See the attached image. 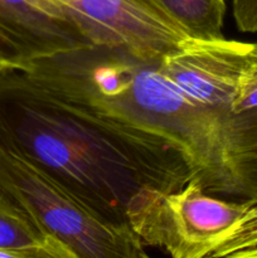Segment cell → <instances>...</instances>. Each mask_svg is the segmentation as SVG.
Masks as SVG:
<instances>
[{
    "label": "cell",
    "instance_id": "cell-10",
    "mask_svg": "<svg viewBox=\"0 0 257 258\" xmlns=\"http://www.w3.org/2000/svg\"><path fill=\"white\" fill-rule=\"evenodd\" d=\"M253 110H257V42L252 43L232 101V112L234 116Z\"/></svg>",
    "mask_w": 257,
    "mask_h": 258
},
{
    "label": "cell",
    "instance_id": "cell-2",
    "mask_svg": "<svg viewBox=\"0 0 257 258\" xmlns=\"http://www.w3.org/2000/svg\"><path fill=\"white\" fill-rule=\"evenodd\" d=\"M0 145L44 169L116 224L128 226L126 207L140 188L176 189L98 118L14 68H0Z\"/></svg>",
    "mask_w": 257,
    "mask_h": 258
},
{
    "label": "cell",
    "instance_id": "cell-4",
    "mask_svg": "<svg viewBox=\"0 0 257 258\" xmlns=\"http://www.w3.org/2000/svg\"><path fill=\"white\" fill-rule=\"evenodd\" d=\"M0 193L77 258L148 257L130 226L101 217L44 169L2 145Z\"/></svg>",
    "mask_w": 257,
    "mask_h": 258
},
{
    "label": "cell",
    "instance_id": "cell-8",
    "mask_svg": "<svg viewBox=\"0 0 257 258\" xmlns=\"http://www.w3.org/2000/svg\"><path fill=\"white\" fill-rule=\"evenodd\" d=\"M0 249L9 258H77L66 243L43 231L0 193Z\"/></svg>",
    "mask_w": 257,
    "mask_h": 258
},
{
    "label": "cell",
    "instance_id": "cell-6",
    "mask_svg": "<svg viewBox=\"0 0 257 258\" xmlns=\"http://www.w3.org/2000/svg\"><path fill=\"white\" fill-rule=\"evenodd\" d=\"M71 15L93 45L160 63L190 38L151 0H76Z\"/></svg>",
    "mask_w": 257,
    "mask_h": 258
},
{
    "label": "cell",
    "instance_id": "cell-13",
    "mask_svg": "<svg viewBox=\"0 0 257 258\" xmlns=\"http://www.w3.org/2000/svg\"><path fill=\"white\" fill-rule=\"evenodd\" d=\"M59 3H62L63 5H66V7H68L70 4H72L73 2H76V0H58Z\"/></svg>",
    "mask_w": 257,
    "mask_h": 258
},
{
    "label": "cell",
    "instance_id": "cell-3",
    "mask_svg": "<svg viewBox=\"0 0 257 258\" xmlns=\"http://www.w3.org/2000/svg\"><path fill=\"white\" fill-rule=\"evenodd\" d=\"M126 219L144 246L174 258H236L257 247V203L212 196L198 180L174 191L140 188Z\"/></svg>",
    "mask_w": 257,
    "mask_h": 258
},
{
    "label": "cell",
    "instance_id": "cell-11",
    "mask_svg": "<svg viewBox=\"0 0 257 258\" xmlns=\"http://www.w3.org/2000/svg\"><path fill=\"white\" fill-rule=\"evenodd\" d=\"M232 9L239 32H257V0H232Z\"/></svg>",
    "mask_w": 257,
    "mask_h": 258
},
{
    "label": "cell",
    "instance_id": "cell-12",
    "mask_svg": "<svg viewBox=\"0 0 257 258\" xmlns=\"http://www.w3.org/2000/svg\"><path fill=\"white\" fill-rule=\"evenodd\" d=\"M236 258H257V247L253 249H249V251L241 252L236 256Z\"/></svg>",
    "mask_w": 257,
    "mask_h": 258
},
{
    "label": "cell",
    "instance_id": "cell-1",
    "mask_svg": "<svg viewBox=\"0 0 257 258\" xmlns=\"http://www.w3.org/2000/svg\"><path fill=\"white\" fill-rule=\"evenodd\" d=\"M20 71L53 95L163 139L184 154L207 193L257 203L256 161L179 93L158 63L93 45L35 60Z\"/></svg>",
    "mask_w": 257,
    "mask_h": 258
},
{
    "label": "cell",
    "instance_id": "cell-5",
    "mask_svg": "<svg viewBox=\"0 0 257 258\" xmlns=\"http://www.w3.org/2000/svg\"><path fill=\"white\" fill-rule=\"evenodd\" d=\"M252 43L190 39L158 63L164 78L213 118L234 145L257 163V130L249 115L234 116L232 101Z\"/></svg>",
    "mask_w": 257,
    "mask_h": 258
},
{
    "label": "cell",
    "instance_id": "cell-7",
    "mask_svg": "<svg viewBox=\"0 0 257 258\" xmlns=\"http://www.w3.org/2000/svg\"><path fill=\"white\" fill-rule=\"evenodd\" d=\"M93 47L58 0H0V68Z\"/></svg>",
    "mask_w": 257,
    "mask_h": 258
},
{
    "label": "cell",
    "instance_id": "cell-9",
    "mask_svg": "<svg viewBox=\"0 0 257 258\" xmlns=\"http://www.w3.org/2000/svg\"><path fill=\"white\" fill-rule=\"evenodd\" d=\"M190 39L217 42L223 35L226 0H151Z\"/></svg>",
    "mask_w": 257,
    "mask_h": 258
}]
</instances>
